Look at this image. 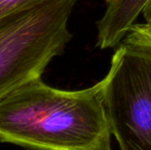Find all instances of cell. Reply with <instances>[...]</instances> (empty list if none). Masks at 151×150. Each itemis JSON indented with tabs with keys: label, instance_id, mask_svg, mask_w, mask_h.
<instances>
[{
	"label": "cell",
	"instance_id": "5b68a950",
	"mask_svg": "<svg viewBox=\"0 0 151 150\" xmlns=\"http://www.w3.org/2000/svg\"><path fill=\"white\" fill-rule=\"evenodd\" d=\"M50 0H0V20L17 12L34 8Z\"/></svg>",
	"mask_w": 151,
	"mask_h": 150
},
{
	"label": "cell",
	"instance_id": "7a4b0ae2",
	"mask_svg": "<svg viewBox=\"0 0 151 150\" xmlns=\"http://www.w3.org/2000/svg\"><path fill=\"white\" fill-rule=\"evenodd\" d=\"M102 94L120 150H151V21L135 24L118 44Z\"/></svg>",
	"mask_w": 151,
	"mask_h": 150
},
{
	"label": "cell",
	"instance_id": "277c9868",
	"mask_svg": "<svg viewBox=\"0 0 151 150\" xmlns=\"http://www.w3.org/2000/svg\"><path fill=\"white\" fill-rule=\"evenodd\" d=\"M151 5V0H110L98 21L97 45L101 50L118 45L127 36L138 17Z\"/></svg>",
	"mask_w": 151,
	"mask_h": 150
},
{
	"label": "cell",
	"instance_id": "3957f363",
	"mask_svg": "<svg viewBox=\"0 0 151 150\" xmlns=\"http://www.w3.org/2000/svg\"><path fill=\"white\" fill-rule=\"evenodd\" d=\"M77 0H50L0 20V99L41 77L72 34L68 21Z\"/></svg>",
	"mask_w": 151,
	"mask_h": 150
},
{
	"label": "cell",
	"instance_id": "8992f818",
	"mask_svg": "<svg viewBox=\"0 0 151 150\" xmlns=\"http://www.w3.org/2000/svg\"><path fill=\"white\" fill-rule=\"evenodd\" d=\"M108 1H110V0H106V2H108Z\"/></svg>",
	"mask_w": 151,
	"mask_h": 150
},
{
	"label": "cell",
	"instance_id": "6da1fadb",
	"mask_svg": "<svg viewBox=\"0 0 151 150\" xmlns=\"http://www.w3.org/2000/svg\"><path fill=\"white\" fill-rule=\"evenodd\" d=\"M102 81L79 90L32 79L0 99V141L34 150H111Z\"/></svg>",
	"mask_w": 151,
	"mask_h": 150
}]
</instances>
